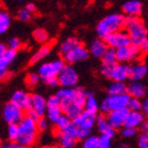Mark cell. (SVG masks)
<instances>
[{
  "label": "cell",
  "mask_w": 148,
  "mask_h": 148,
  "mask_svg": "<svg viewBox=\"0 0 148 148\" xmlns=\"http://www.w3.org/2000/svg\"><path fill=\"white\" fill-rule=\"evenodd\" d=\"M18 137L16 142L27 147H31L35 144L39 131L37 129L36 120L28 115H25L18 123Z\"/></svg>",
  "instance_id": "cell-2"
},
{
  "label": "cell",
  "mask_w": 148,
  "mask_h": 148,
  "mask_svg": "<svg viewBox=\"0 0 148 148\" xmlns=\"http://www.w3.org/2000/svg\"><path fill=\"white\" fill-rule=\"evenodd\" d=\"M107 49H108V45H107V43L105 42V40L100 38V39H95L90 43V53H92L95 58L101 59L102 56L104 55Z\"/></svg>",
  "instance_id": "cell-24"
},
{
  "label": "cell",
  "mask_w": 148,
  "mask_h": 148,
  "mask_svg": "<svg viewBox=\"0 0 148 148\" xmlns=\"http://www.w3.org/2000/svg\"><path fill=\"white\" fill-rule=\"evenodd\" d=\"M99 137L88 135L82 140V148H98Z\"/></svg>",
  "instance_id": "cell-33"
},
{
  "label": "cell",
  "mask_w": 148,
  "mask_h": 148,
  "mask_svg": "<svg viewBox=\"0 0 148 148\" xmlns=\"http://www.w3.org/2000/svg\"><path fill=\"white\" fill-rule=\"evenodd\" d=\"M136 46L138 47L139 51L141 53V55L147 53H148V37H146V38H144L143 40H141Z\"/></svg>",
  "instance_id": "cell-43"
},
{
  "label": "cell",
  "mask_w": 148,
  "mask_h": 148,
  "mask_svg": "<svg viewBox=\"0 0 148 148\" xmlns=\"http://www.w3.org/2000/svg\"><path fill=\"white\" fill-rule=\"evenodd\" d=\"M127 109L130 111H139L141 110L142 108V102L141 99H138V98H130V101L127 103Z\"/></svg>",
  "instance_id": "cell-35"
},
{
  "label": "cell",
  "mask_w": 148,
  "mask_h": 148,
  "mask_svg": "<svg viewBox=\"0 0 148 148\" xmlns=\"http://www.w3.org/2000/svg\"><path fill=\"white\" fill-rule=\"evenodd\" d=\"M127 90V86L123 81H113L107 88L108 95H121L125 94Z\"/></svg>",
  "instance_id": "cell-25"
},
{
  "label": "cell",
  "mask_w": 148,
  "mask_h": 148,
  "mask_svg": "<svg viewBox=\"0 0 148 148\" xmlns=\"http://www.w3.org/2000/svg\"><path fill=\"white\" fill-rule=\"evenodd\" d=\"M10 101L16 104V106H18L21 109H23L24 111H26L29 106H30L31 102V95H29L27 92L22 90H16L10 97Z\"/></svg>",
  "instance_id": "cell-16"
},
{
  "label": "cell",
  "mask_w": 148,
  "mask_h": 148,
  "mask_svg": "<svg viewBox=\"0 0 148 148\" xmlns=\"http://www.w3.org/2000/svg\"><path fill=\"white\" fill-rule=\"evenodd\" d=\"M84 110L94 112V113H97L98 110H99L98 100L96 99V97L92 95V92H86V102H84Z\"/></svg>",
  "instance_id": "cell-26"
},
{
  "label": "cell",
  "mask_w": 148,
  "mask_h": 148,
  "mask_svg": "<svg viewBox=\"0 0 148 148\" xmlns=\"http://www.w3.org/2000/svg\"><path fill=\"white\" fill-rule=\"evenodd\" d=\"M65 66V61L62 59H56V60L51 61V62H46L40 65V67L38 68V75H39L40 79L43 81L47 80V79L57 77L60 71L63 69Z\"/></svg>",
  "instance_id": "cell-6"
},
{
  "label": "cell",
  "mask_w": 148,
  "mask_h": 148,
  "mask_svg": "<svg viewBox=\"0 0 148 148\" xmlns=\"http://www.w3.org/2000/svg\"><path fill=\"white\" fill-rule=\"evenodd\" d=\"M55 125H56V130L59 131V132H62V133L69 132L70 129L72 127V119L68 117V116H66L65 114H63Z\"/></svg>",
  "instance_id": "cell-27"
},
{
  "label": "cell",
  "mask_w": 148,
  "mask_h": 148,
  "mask_svg": "<svg viewBox=\"0 0 148 148\" xmlns=\"http://www.w3.org/2000/svg\"><path fill=\"white\" fill-rule=\"evenodd\" d=\"M59 86L63 88H74L78 83V73L71 65H65L63 69L58 74Z\"/></svg>",
  "instance_id": "cell-8"
},
{
  "label": "cell",
  "mask_w": 148,
  "mask_h": 148,
  "mask_svg": "<svg viewBox=\"0 0 148 148\" xmlns=\"http://www.w3.org/2000/svg\"><path fill=\"white\" fill-rule=\"evenodd\" d=\"M2 143V139H1V137H0V144Z\"/></svg>",
  "instance_id": "cell-57"
},
{
  "label": "cell",
  "mask_w": 148,
  "mask_h": 148,
  "mask_svg": "<svg viewBox=\"0 0 148 148\" xmlns=\"http://www.w3.org/2000/svg\"><path fill=\"white\" fill-rule=\"evenodd\" d=\"M8 65L9 63L3 57H0V80H3L8 75Z\"/></svg>",
  "instance_id": "cell-36"
},
{
  "label": "cell",
  "mask_w": 148,
  "mask_h": 148,
  "mask_svg": "<svg viewBox=\"0 0 148 148\" xmlns=\"http://www.w3.org/2000/svg\"><path fill=\"white\" fill-rule=\"evenodd\" d=\"M102 61H103V64L106 65H114L117 63V60H116V53H115V49H111V47H108L105 51V53L102 56Z\"/></svg>",
  "instance_id": "cell-31"
},
{
  "label": "cell",
  "mask_w": 148,
  "mask_h": 148,
  "mask_svg": "<svg viewBox=\"0 0 148 148\" xmlns=\"http://www.w3.org/2000/svg\"><path fill=\"white\" fill-rule=\"evenodd\" d=\"M33 37L38 42H45L47 40V38H49V34L43 29H37L33 33Z\"/></svg>",
  "instance_id": "cell-37"
},
{
  "label": "cell",
  "mask_w": 148,
  "mask_h": 148,
  "mask_svg": "<svg viewBox=\"0 0 148 148\" xmlns=\"http://www.w3.org/2000/svg\"><path fill=\"white\" fill-rule=\"evenodd\" d=\"M140 127V132L143 133V134H148V123L146 121H143L141 125H139Z\"/></svg>",
  "instance_id": "cell-48"
},
{
  "label": "cell",
  "mask_w": 148,
  "mask_h": 148,
  "mask_svg": "<svg viewBox=\"0 0 148 148\" xmlns=\"http://www.w3.org/2000/svg\"><path fill=\"white\" fill-rule=\"evenodd\" d=\"M143 121H145V116L144 113L141 111H130L127 113V119H125V125L127 127H139V125H141Z\"/></svg>",
  "instance_id": "cell-22"
},
{
  "label": "cell",
  "mask_w": 148,
  "mask_h": 148,
  "mask_svg": "<svg viewBox=\"0 0 148 148\" xmlns=\"http://www.w3.org/2000/svg\"><path fill=\"white\" fill-rule=\"evenodd\" d=\"M116 53V60L117 62L120 63H125L130 62V61L137 60L141 57V53L139 51L138 47L134 44H129V45L123 46L119 49H115Z\"/></svg>",
  "instance_id": "cell-13"
},
{
  "label": "cell",
  "mask_w": 148,
  "mask_h": 148,
  "mask_svg": "<svg viewBox=\"0 0 148 148\" xmlns=\"http://www.w3.org/2000/svg\"><path fill=\"white\" fill-rule=\"evenodd\" d=\"M127 92L130 95V97L142 99L143 97H145L146 92H147V88L144 84H142L139 81H132V83L127 86Z\"/></svg>",
  "instance_id": "cell-21"
},
{
  "label": "cell",
  "mask_w": 148,
  "mask_h": 148,
  "mask_svg": "<svg viewBox=\"0 0 148 148\" xmlns=\"http://www.w3.org/2000/svg\"><path fill=\"white\" fill-rule=\"evenodd\" d=\"M16 56V51H14V49H7L6 51H5V53H3L2 57L9 63V64H10V63L14 60Z\"/></svg>",
  "instance_id": "cell-45"
},
{
  "label": "cell",
  "mask_w": 148,
  "mask_h": 148,
  "mask_svg": "<svg viewBox=\"0 0 148 148\" xmlns=\"http://www.w3.org/2000/svg\"><path fill=\"white\" fill-rule=\"evenodd\" d=\"M10 22L12 20H10V16L6 12V9L0 7V34L4 33L8 29Z\"/></svg>",
  "instance_id": "cell-29"
},
{
  "label": "cell",
  "mask_w": 148,
  "mask_h": 148,
  "mask_svg": "<svg viewBox=\"0 0 148 148\" xmlns=\"http://www.w3.org/2000/svg\"><path fill=\"white\" fill-rule=\"evenodd\" d=\"M125 16L120 14H111L106 16L98 23L96 31L100 38L105 39L109 34L125 27Z\"/></svg>",
  "instance_id": "cell-3"
},
{
  "label": "cell",
  "mask_w": 148,
  "mask_h": 148,
  "mask_svg": "<svg viewBox=\"0 0 148 148\" xmlns=\"http://www.w3.org/2000/svg\"><path fill=\"white\" fill-rule=\"evenodd\" d=\"M44 82H45L46 84H47V86H53V88H55V86H59V81H58V78H57V77H53V78L47 79V80H45Z\"/></svg>",
  "instance_id": "cell-47"
},
{
  "label": "cell",
  "mask_w": 148,
  "mask_h": 148,
  "mask_svg": "<svg viewBox=\"0 0 148 148\" xmlns=\"http://www.w3.org/2000/svg\"><path fill=\"white\" fill-rule=\"evenodd\" d=\"M51 44H49V43L43 44V45H42L41 47H40V49H38L32 57H31L30 64H35V63L39 62L40 60L45 58L46 56L49 53V51H51Z\"/></svg>",
  "instance_id": "cell-28"
},
{
  "label": "cell",
  "mask_w": 148,
  "mask_h": 148,
  "mask_svg": "<svg viewBox=\"0 0 148 148\" xmlns=\"http://www.w3.org/2000/svg\"><path fill=\"white\" fill-rule=\"evenodd\" d=\"M79 43H80L79 40L77 39V38H75V37H70V38L66 39L64 42H63L62 45H61V47H60L61 55L62 56L66 55L68 51H70L73 47H75L76 45H78Z\"/></svg>",
  "instance_id": "cell-30"
},
{
  "label": "cell",
  "mask_w": 148,
  "mask_h": 148,
  "mask_svg": "<svg viewBox=\"0 0 148 148\" xmlns=\"http://www.w3.org/2000/svg\"><path fill=\"white\" fill-rule=\"evenodd\" d=\"M148 68L143 63H138L133 66H130V77L132 81H139L146 76Z\"/></svg>",
  "instance_id": "cell-19"
},
{
  "label": "cell",
  "mask_w": 148,
  "mask_h": 148,
  "mask_svg": "<svg viewBox=\"0 0 148 148\" xmlns=\"http://www.w3.org/2000/svg\"><path fill=\"white\" fill-rule=\"evenodd\" d=\"M26 8H27L28 10L31 12V14H32V12H34L35 10H36V6H35L34 4H32V3H29V4H27Z\"/></svg>",
  "instance_id": "cell-51"
},
{
  "label": "cell",
  "mask_w": 148,
  "mask_h": 148,
  "mask_svg": "<svg viewBox=\"0 0 148 148\" xmlns=\"http://www.w3.org/2000/svg\"><path fill=\"white\" fill-rule=\"evenodd\" d=\"M25 116V111L21 109L12 101L5 103L2 108V118L7 125L9 123H18Z\"/></svg>",
  "instance_id": "cell-9"
},
{
  "label": "cell",
  "mask_w": 148,
  "mask_h": 148,
  "mask_svg": "<svg viewBox=\"0 0 148 148\" xmlns=\"http://www.w3.org/2000/svg\"><path fill=\"white\" fill-rule=\"evenodd\" d=\"M90 56V51L86 49V46H83L81 43H79L78 45H76L75 47L71 49L70 51H68L66 55L63 56L64 61L66 63H68L69 65L76 64L78 62H82L86 61Z\"/></svg>",
  "instance_id": "cell-12"
},
{
  "label": "cell",
  "mask_w": 148,
  "mask_h": 148,
  "mask_svg": "<svg viewBox=\"0 0 148 148\" xmlns=\"http://www.w3.org/2000/svg\"><path fill=\"white\" fill-rule=\"evenodd\" d=\"M14 148H30V147H27L25 145H22V144L18 143V142H14Z\"/></svg>",
  "instance_id": "cell-53"
},
{
  "label": "cell",
  "mask_w": 148,
  "mask_h": 148,
  "mask_svg": "<svg viewBox=\"0 0 148 148\" xmlns=\"http://www.w3.org/2000/svg\"><path fill=\"white\" fill-rule=\"evenodd\" d=\"M142 112L143 113H146L148 114V97L144 100V102L142 103Z\"/></svg>",
  "instance_id": "cell-49"
},
{
  "label": "cell",
  "mask_w": 148,
  "mask_h": 148,
  "mask_svg": "<svg viewBox=\"0 0 148 148\" xmlns=\"http://www.w3.org/2000/svg\"><path fill=\"white\" fill-rule=\"evenodd\" d=\"M146 123H148V114H147V117H146Z\"/></svg>",
  "instance_id": "cell-56"
},
{
  "label": "cell",
  "mask_w": 148,
  "mask_h": 148,
  "mask_svg": "<svg viewBox=\"0 0 148 148\" xmlns=\"http://www.w3.org/2000/svg\"><path fill=\"white\" fill-rule=\"evenodd\" d=\"M104 40L108 45V47L114 49L131 44V38H130L129 34L127 31L123 30V29L109 34Z\"/></svg>",
  "instance_id": "cell-11"
},
{
  "label": "cell",
  "mask_w": 148,
  "mask_h": 148,
  "mask_svg": "<svg viewBox=\"0 0 148 148\" xmlns=\"http://www.w3.org/2000/svg\"><path fill=\"white\" fill-rule=\"evenodd\" d=\"M130 77V66L125 65L123 63L114 64L111 69L110 77L113 81H123L125 82Z\"/></svg>",
  "instance_id": "cell-15"
},
{
  "label": "cell",
  "mask_w": 148,
  "mask_h": 148,
  "mask_svg": "<svg viewBox=\"0 0 148 148\" xmlns=\"http://www.w3.org/2000/svg\"><path fill=\"white\" fill-rule=\"evenodd\" d=\"M22 47V42L21 40L18 39V38H16V37H14V38H12V39H9L8 41V49H14V51H18V49Z\"/></svg>",
  "instance_id": "cell-42"
},
{
  "label": "cell",
  "mask_w": 148,
  "mask_h": 148,
  "mask_svg": "<svg viewBox=\"0 0 148 148\" xmlns=\"http://www.w3.org/2000/svg\"><path fill=\"white\" fill-rule=\"evenodd\" d=\"M31 18V12L28 10L27 8H22L20 12H18V18L22 22H27L29 21Z\"/></svg>",
  "instance_id": "cell-41"
},
{
  "label": "cell",
  "mask_w": 148,
  "mask_h": 148,
  "mask_svg": "<svg viewBox=\"0 0 148 148\" xmlns=\"http://www.w3.org/2000/svg\"><path fill=\"white\" fill-rule=\"evenodd\" d=\"M130 98L127 92L121 95H108V97L102 101L101 105H99V110H101L103 114H107L111 110L127 108Z\"/></svg>",
  "instance_id": "cell-5"
},
{
  "label": "cell",
  "mask_w": 148,
  "mask_h": 148,
  "mask_svg": "<svg viewBox=\"0 0 148 148\" xmlns=\"http://www.w3.org/2000/svg\"><path fill=\"white\" fill-rule=\"evenodd\" d=\"M36 125L39 132H44V131L49 129V121L45 116H42V117H39L38 119H36Z\"/></svg>",
  "instance_id": "cell-38"
},
{
  "label": "cell",
  "mask_w": 148,
  "mask_h": 148,
  "mask_svg": "<svg viewBox=\"0 0 148 148\" xmlns=\"http://www.w3.org/2000/svg\"><path fill=\"white\" fill-rule=\"evenodd\" d=\"M6 46L4 45V44H2V43H0V57H2L3 56V53H5V51H6Z\"/></svg>",
  "instance_id": "cell-52"
},
{
  "label": "cell",
  "mask_w": 148,
  "mask_h": 148,
  "mask_svg": "<svg viewBox=\"0 0 148 148\" xmlns=\"http://www.w3.org/2000/svg\"><path fill=\"white\" fill-rule=\"evenodd\" d=\"M113 66V65H112ZM112 66L111 65H106L103 64L101 66V74L103 76H105L106 78L110 77V73H111V69H112Z\"/></svg>",
  "instance_id": "cell-46"
},
{
  "label": "cell",
  "mask_w": 148,
  "mask_h": 148,
  "mask_svg": "<svg viewBox=\"0 0 148 148\" xmlns=\"http://www.w3.org/2000/svg\"><path fill=\"white\" fill-rule=\"evenodd\" d=\"M125 31L131 38V43L137 45L144 38L148 37V31L144 22L139 16H127L125 18Z\"/></svg>",
  "instance_id": "cell-4"
},
{
  "label": "cell",
  "mask_w": 148,
  "mask_h": 148,
  "mask_svg": "<svg viewBox=\"0 0 148 148\" xmlns=\"http://www.w3.org/2000/svg\"><path fill=\"white\" fill-rule=\"evenodd\" d=\"M123 10L127 16H138L142 12V4L138 0H130L123 5Z\"/></svg>",
  "instance_id": "cell-23"
},
{
  "label": "cell",
  "mask_w": 148,
  "mask_h": 148,
  "mask_svg": "<svg viewBox=\"0 0 148 148\" xmlns=\"http://www.w3.org/2000/svg\"><path fill=\"white\" fill-rule=\"evenodd\" d=\"M63 115V111L61 108L60 100L57 95L51 96L46 99V110L45 117L49 119V123H56L58 119Z\"/></svg>",
  "instance_id": "cell-10"
},
{
  "label": "cell",
  "mask_w": 148,
  "mask_h": 148,
  "mask_svg": "<svg viewBox=\"0 0 148 148\" xmlns=\"http://www.w3.org/2000/svg\"><path fill=\"white\" fill-rule=\"evenodd\" d=\"M0 148H14V142H2V143L0 144Z\"/></svg>",
  "instance_id": "cell-50"
},
{
  "label": "cell",
  "mask_w": 148,
  "mask_h": 148,
  "mask_svg": "<svg viewBox=\"0 0 148 148\" xmlns=\"http://www.w3.org/2000/svg\"><path fill=\"white\" fill-rule=\"evenodd\" d=\"M56 137L58 139L59 145L62 146L65 148H73L74 146L76 145L77 139L73 136V135L69 134V133L65 132H59L56 130Z\"/></svg>",
  "instance_id": "cell-20"
},
{
  "label": "cell",
  "mask_w": 148,
  "mask_h": 148,
  "mask_svg": "<svg viewBox=\"0 0 148 148\" xmlns=\"http://www.w3.org/2000/svg\"><path fill=\"white\" fill-rule=\"evenodd\" d=\"M137 133H138L137 127L123 125V130H121V135H123V137H125V138H133V137L136 136Z\"/></svg>",
  "instance_id": "cell-39"
},
{
  "label": "cell",
  "mask_w": 148,
  "mask_h": 148,
  "mask_svg": "<svg viewBox=\"0 0 148 148\" xmlns=\"http://www.w3.org/2000/svg\"><path fill=\"white\" fill-rule=\"evenodd\" d=\"M127 113H129V109L127 108L111 110L110 112L107 113V118H108L109 123H110L113 129H120L125 125Z\"/></svg>",
  "instance_id": "cell-14"
},
{
  "label": "cell",
  "mask_w": 148,
  "mask_h": 148,
  "mask_svg": "<svg viewBox=\"0 0 148 148\" xmlns=\"http://www.w3.org/2000/svg\"><path fill=\"white\" fill-rule=\"evenodd\" d=\"M98 127V131H99L101 134H105L111 136L112 138L115 135V129L112 127V125L109 123L108 118L104 114H101V115H97L96 117V125Z\"/></svg>",
  "instance_id": "cell-18"
},
{
  "label": "cell",
  "mask_w": 148,
  "mask_h": 148,
  "mask_svg": "<svg viewBox=\"0 0 148 148\" xmlns=\"http://www.w3.org/2000/svg\"><path fill=\"white\" fill-rule=\"evenodd\" d=\"M6 137L8 141L16 142L18 137V123H9L7 125L6 130Z\"/></svg>",
  "instance_id": "cell-32"
},
{
  "label": "cell",
  "mask_w": 148,
  "mask_h": 148,
  "mask_svg": "<svg viewBox=\"0 0 148 148\" xmlns=\"http://www.w3.org/2000/svg\"><path fill=\"white\" fill-rule=\"evenodd\" d=\"M55 148H65V147H62V146L59 145V146H57V147H55Z\"/></svg>",
  "instance_id": "cell-55"
},
{
  "label": "cell",
  "mask_w": 148,
  "mask_h": 148,
  "mask_svg": "<svg viewBox=\"0 0 148 148\" xmlns=\"http://www.w3.org/2000/svg\"><path fill=\"white\" fill-rule=\"evenodd\" d=\"M40 81V77L38 75V73H29L26 77V82H27L28 86H35L37 83Z\"/></svg>",
  "instance_id": "cell-40"
},
{
  "label": "cell",
  "mask_w": 148,
  "mask_h": 148,
  "mask_svg": "<svg viewBox=\"0 0 148 148\" xmlns=\"http://www.w3.org/2000/svg\"><path fill=\"white\" fill-rule=\"evenodd\" d=\"M46 110V99L42 95L34 94L31 95L30 106L27 109V115L33 119H38L39 117L45 116Z\"/></svg>",
  "instance_id": "cell-7"
},
{
  "label": "cell",
  "mask_w": 148,
  "mask_h": 148,
  "mask_svg": "<svg viewBox=\"0 0 148 148\" xmlns=\"http://www.w3.org/2000/svg\"><path fill=\"white\" fill-rule=\"evenodd\" d=\"M76 95V88H63L57 92V97L60 100L61 108H64L70 103L74 102Z\"/></svg>",
  "instance_id": "cell-17"
},
{
  "label": "cell",
  "mask_w": 148,
  "mask_h": 148,
  "mask_svg": "<svg viewBox=\"0 0 148 148\" xmlns=\"http://www.w3.org/2000/svg\"><path fill=\"white\" fill-rule=\"evenodd\" d=\"M111 145H112V137L101 134L98 140V148H111Z\"/></svg>",
  "instance_id": "cell-34"
},
{
  "label": "cell",
  "mask_w": 148,
  "mask_h": 148,
  "mask_svg": "<svg viewBox=\"0 0 148 148\" xmlns=\"http://www.w3.org/2000/svg\"><path fill=\"white\" fill-rule=\"evenodd\" d=\"M117 148H131V147H130L129 144H127V143H121V144H119V145L117 146Z\"/></svg>",
  "instance_id": "cell-54"
},
{
  "label": "cell",
  "mask_w": 148,
  "mask_h": 148,
  "mask_svg": "<svg viewBox=\"0 0 148 148\" xmlns=\"http://www.w3.org/2000/svg\"><path fill=\"white\" fill-rule=\"evenodd\" d=\"M138 147L139 148H148V134H143L138 138Z\"/></svg>",
  "instance_id": "cell-44"
},
{
  "label": "cell",
  "mask_w": 148,
  "mask_h": 148,
  "mask_svg": "<svg viewBox=\"0 0 148 148\" xmlns=\"http://www.w3.org/2000/svg\"><path fill=\"white\" fill-rule=\"evenodd\" d=\"M96 117L97 113L83 110L77 117L72 119V127L67 133L73 135L77 140H83L90 135L92 127L96 125Z\"/></svg>",
  "instance_id": "cell-1"
}]
</instances>
